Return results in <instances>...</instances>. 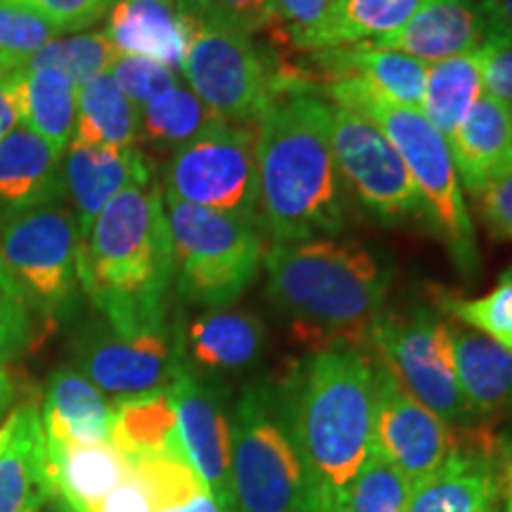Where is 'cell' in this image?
Returning a JSON list of instances; mask_svg holds the SVG:
<instances>
[{
	"label": "cell",
	"mask_w": 512,
	"mask_h": 512,
	"mask_svg": "<svg viewBox=\"0 0 512 512\" xmlns=\"http://www.w3.org/2000/svg\"><path fill=\"white\" fill-rule=\"evenodd\" d=\"M271 389L320 508L337 512L373 453L375 354L354 344L311 349Z\"/></svg>",
	"instance_id": "cell-1"
},
{
	"label": "cell",
	"mask_w": 512,
	"mask_h": 512,
	"mask_svg": "<svg viewBox=\"0 0 512 512\" xmlns=\"http://www.w3.org/2000/svg\"><path fill=\"white\" fill-rule=\"evenodd\" d=\"M221 121L190 88L178 83L140 110V138L157 152L174 155Z\"/></svg>",
	"instance_id": "cell-31"
},
{
	"label": "cell",
	"mask_w": 512,
	"mask_h": 512,
	"mask_svg": "<svg viewBox=\"0 0 512 512\" xmlns=\"http://www.w3.org/2000/svg\"><path fill=\"white\" fill-rule=\"evenodd\" d=\"M110 441L126 463L147 458L188 460L178 432V413L171 387L114 401Z\"/></svg>",
	"instance_id": "cell-27"
},
{
	"label": "cell",
	"mask_w": 512,
	"mask_h": 512,
	"mask_svg": "<svg viewBox=\"0 0 512 512\" xmlns=\"http://www.w3.org/2000/svg\"><path fill=\"white\" fill-rule=\"evenodd\" d=\"M64 188L74 204L81 240L112 197L133 185L152 183V162L138 147H93L69 143L64 152Z\"/></svg>",
	"instance_id": "cell-17"
},
{
	"label": "cell",
	"mask_w": 512,
	"mask_h": 512,
	"mask_svg": "<svg viewBox=\"0 0 512 512\" xmlns=\"http://www.w3.org/2000/svg\"><path fill=\"white\" fill-rule=\"evenodd\" d=\"M31 339H34V323L27 302L0 290V361L22 354Z\"/></svg>",
	"instance_id": "cell-42"
},
{
	"label": "cell",
	"mask_w": 512,
	"mask_h": 512,
	"mask_svg": "<svg viewBox=\"0 0 512 512\" xmlns=\"http://www.w3.org/2000/svg\"><path fill=\"white\" fill-rule=\"evenodd\" d=\"M100 512H152L150 501H147L143 486L128 475L110 496L105 498Z\"/></svg>",
	"instance_id": "cell-44"
},
{
	"label": "cell",
	"mask_w": 512,
	"mask_h": 512,
	"mask_svg": "<svg viewBox=\"0 0 512 512\" xmlns=\"http://www.w3.org/2000/svg\"><path fill=\"white\" fill-rule=\"evenodd\" d=\"M228 512H323L266 384L247 387L230 420Z\"/></svg>",
	"instance_id": "cell-6"
},
{
	"label": "cell",
	"mask_w": 512,
	"mask_h": 512,
	"mask_svg": "<svg viewBox=\"0 0 512 512\" xmlns=\"http://www.w3.org/2000/svg\"><path fill=\"white\" fill-rule=\"evenodd\" d=\"M76 370L114 399L169 389L188 366L183 337L171 328L121 332L110 323H91L76 339Z\"/></svg>",
	"instance_id": "cell-13"
},
{
	"label": "cell",
	"mask_w": 512,
	"mask_h": 512,
	"mask_svg": "<svg viewBox=\"0 0 512 512\" xmlns=\"http://www.w3.org/2000/svg\"><path fill=\"white\" fill-rule=\"evenodd\" d=\"M117 50L105 34H69L57 36L36 55H31L17 72H36V69H55L67 76L76 88L110 72L117 60Z\"/></svg>",
	"instance_id": "cell-33"
},
{
	"label": "cell",
	"mask_w": 512,
	"mask_h": 512,
	"mask_svg": "<svg viewBox=\"0 0 512 512\" xmlns=\"http://www.w3.org/2000/svg\"><path fill=\"white\" fill-rule=\"evenodd\" d=\"M501 444L484 427H467L432 475L413 486L406 512H494L501 498Z\"/></svg>",
	"instance_id": "cell-15"
},
{
	"label": "cell",
	"mask_w": 512,
	"mask_h": 512,
	"mask_svg": "<svg viewBox=\"0 0 512 512\" xmlns=\"http://www.w3.org/2000/svg\"><path fill=\"white\" fill-rule=\"evenodd\" d=\"M15 396H17L15 380H12L8 373L0 375V418L10 411L12 403H15Z\"/></svg>",
	"instance_id": "cell-49"
},
{
	"label": "cell",
	"mask_w": 512,
	"mask_h": 512,
	"mask_svg": "<svg viewBox=\"0 0 512 512\" xmlns=\"http://www.w3.org/2000/svg\"><path fill=\"white\" fill-rule=\"evenodd\" d=\"M43 475L48 503L60 512H100L105 498L128 477V467L112 441L67 444L46 439Z\"/></svg>",
	"instance_id": "cell-18"
},
{
	"label": "cell",
	"mask_w": 512,
	"mask_h": 512,
	"mask_svg": "<svg viewBox=\"0 0 512 512\" xmlns=\"http://www.w3.org/2000/svg\"><path fill=\"white\" fill-rule=\"evenodd\" d=\"M501 496L505 512H512V446L501 444Z\"/></svg>",
	"instance_id": "cell-47"
},
{
	"label": "cell",
	"mask_w": 512,
	"mask_h": 512,
	"mask_svg": "<svg viewBox=\"0 0 512 512\" xmlns=\"http://www.w3.org/2000/svg\"><path fill=\"white\" fill-rule=\"evenodd\" d=\"M183 349L185 358L209 373H240L264 356L266 328L249 311L214 309L192 320Z\"/></svg>",
	"instance_id": "cell-25"
},
{
	"label": "cell",
	"mask_w": 512,
	"mask_h": 512,
	"mask_svg": "<svg viewBox=\"0 0 512 512\" xmlns=\"http://www.w3.org/2000/svg\"><path fill=\"white\" fill-rule=\"evenodd\" d=\"M81 233L64 200L0 214V261L29 309L67 318L79 302Z\"/></svg>",
	"instance_id": "cell-8"
},
{
	"label": "cell",
	"mask_w": 512,
	"mask_h": 512,
	"mask_svg": "<svg viewBox=\"0 0 512 512\" xmlns=\"http://www.w3.org/2000/svg\"><path fill=\"white\" fill-rule=\"evenodd\" d=\"M19 124L15 98H12V86H10V74L0 76V136H8Z\"/></svg>",
	"instance_id": "cell-46"
},
{
	"label": "cell",
	"mask_w": 512,
	"mask_h": 512,
	"mask_svg": "<svg viewBox=\"0 0 512 512\" xmlns=\"http://www.w3.org/2000/svg\"><path fill=\"white\" fill-rule=\"evenodd\" d=\"M434 302L453 320L512 351V266L484 297L463 299L441 290Z\"/></svg>",
	"instance_id": "cell-34"
},
{
	"label": "cell",
	"mask_w": 512,
	"mask_h": 512,
	"mask_svg": "<svg viewBox=\"0 0 512 512\" xmlns=\"http://www.w3.org/2000/svg\"><path fill=\"white\" fill-rule=\"evenodd\" d=\"M268 299L292 320L309 349L370 347V330L387 297V266L356 240L273 242L264 256Z\"/></svg>",
	"instance_id": "cell-4"
},
{
	"label": "cell",
	"mask_w": 512,
	"mask_h": 512,
	"mask_svg": "<svg viewBox=\"0 0 512 512\" xmlns=\"http://www.w3.org/2000/svg\"><path fill=\"white\" fill-rule=\"evenodd\" d=\"M159 512H223V510L221 505L216 503V498L207 491V494L192 498L188 503L176 505V508H169V510H159Z\"/></svg>",
	"instance_id": "cell-48"
},
{
	"label": "cell",
	"mask_w": 512,
	"mask_h": 512,
	"mask_svg": "<svg viewBox=\"0 0 512 512\" xmlns=\"http://www.w3.org/2000/svg\"><path fill=\"white\" fill-rule=\"evenodd\" d=\"M370 347L394 370L403 387L456 430L477 427L453 366L448 323L418 306L406 313H380L370 330Z\"/></svg>",
	"instance_id": "cell-9"
},
{
	"label": "cell",
	"mask_w": 512,
	"mask_h": 512,
	"mask_svg": "<svg viewBox=\"0 0 512 512\" xmlns=\"http://www.w3.org/2000/svg\"><path fill=\"white\" fill-rule=\"evenodd\" d=\"M164 209L174 245L178 294L188 304L211 311L238 302L264 266V228L166 195Z\"/></svg>",
	"instance_id": "cell-7"
},
{
	"label": "cell",
	"mask_w": 512,
	"mask_h": 512,
	"mask_svg": "<svg viewBox=\"0 0 512 512\" xmlns=\"http://www.w3.org/2000/svg\"><path fill=\"white\" fill-rule=\"evenodd\" d=\"M489 41L479 0H430L394 34L375 38V46L399 50L420 62H441L477 53Z\"/></svg>",
	"instance_id": "cell-19"
},
{
	"label": "cell",
	"mask_w": 512,
	"mask_h": 512,
	"mask_svg": "<svg viewBox=\"0 0 512 512\" xmlns=\"http://www.w3.org/2000/svg\"><path fill=\"white\" fill-rule=\"evenodd\" d=\"M448 150L460 185L477 197L512 162V110L482 93L448 140Z\"/></svg>",
	"instance_id": "cell-22"
},
{
	"label": "cell",
	"mask_w": 512,
	"mask_h": 512,
	"mask_svg": "<svg viewBox=\"0 0 512 512\" xmlns=\"http://www.w3.org/2000/svg\"><path fill=\"white\" fill-rule=\"evenodd\" d=\"M174 245L159 185H133L100 211L81 240L79 283L121 332L169 328Z\"/></svg>",
	"instance_id": "cell-2"
},
{
	"label": "cell",
	"mask_w": 512,
	"mask_h": 512,
	"mask_svg": "<svg viewBox=\"0 0 512 512\" xmlns=\"http://www.w3.org/2000/svg\"><path fill=\"white\" fill-rule=\"evenodd\" d=\"M41 15L57 34H76L110 15L114 0H15Z\"/></svg>",
	"instance_id": "cell-40"
},
{
	"label": "cell",
	"mask_w": 512,
	"mask_h": 512,
	"mask_svg": "<svg viewBox=\"0 0 512 512\" xmlns=\"http://www.w3.org/2000/svg\"><path fill=\"white\" fill-rule=\"evenodd\" d=\"M62 152L17 124L0 138V214L67 197Z\"/></svg>",
	"instance_id": "cell-20"
},
{
	"label": "cell",
	"mask_w": 512,
	"mask_h": 512,
	"mask_svg": "<svg viewBox=\"0 0 512 512\" xmlns=\"http://www.w3.org/2000/svg\"><path fill=\"white\" fill-rule=\"evenodd\" d=\"M456 441V427L415 399L394 370L375 354L373 451L399 467L415 486L444 463Z\"/></svg>",
	"instance_id": "cell-14"
},
{
	"label": "cell",
	"mask_w": 512,
	"mask_h": 512,
	"mask_svg": "<svg viewBox=\"0 0 512 512\" xmlns=\"http://www.w3.org/2000/svg\"><path fill=\"white\" fill-rule=\"evenodd\" d=\"M413 482L373 451L344 494L337 512H406Z\"/></svg>",
	"instance_id": "cell-35"
},
{
	"label": "cell",
	"mask_w": 512,
	"mask_h": 512,
	"mask_svg": "<svg viewBox=\"0 0 512 512\" xmlns=\"http://www.w3.org/2000/svg\"><path fill=\"white\" fill-rule=\"evenodd\" d=\"M261 228L273 242L330 238L344 228L342 178L330 143V105L285 93L256 121Z\"/></svg>",
	"instance_id": "cell-3"
},
{
	"label": "cell",
	"mask_w": 512,
	"mask_h": 512,
	"mask_svg": "<svg viewBox=\"0 0 512 512\" xmlns=\"http://www.w3.org/2000/svg\"><path fill=\"white\" fill-rule=\"evenodd\" d=\"M60 34L15 0H0V76L12 74Z\"/></svg>",
	"instance_id": "cell-36"
},
{
	"label": "cell",
	"mask_w": 512,
	"mask_h": 512,
	"mask_svg": "<svg viewBox=\"0 0 512 512\" xmlns=\"http://www.w3.org/2000/svg\"><path fill=\"white\" fill-rule=\"evenodd\" d=\"M448 330L460 392L475 418L512 413V351L465 325Z\"/></svg>",
	"instance_id": "cell-23"
},
{
	"label": "cell",
	"mask_w": 512,
	"mask_h": 512,
	"mask_svg": "<svg viewBox=\"0 0 512 512\" xmlns=\"http://www.w3.org/2000/svg\"><path fill=\"white\" fill-rule=\"evenodd\" d=\"M178 432L192 470L207 484L223 512L230 510V420L216 396L185 366L171 384Z\"/></svg>",
	"instance_id": "cell-16"
},
{
	"label": "cell",
	"mask_w": 512,
	"mask_h": 512,
	"mask_svg": "<svg viewBox=\"0 0 512 512\" xmlns=\"http://www.w3.org/2000/svg\"><path fill=\"white\" fill-rule=\"evenodd\" d=\"M335 0H273L266 29L273 50H316Z\"/></svg>",
	"instance_id": "cell-37"
},
{
	"label": "cell",
	"mask_w": 512,
	"mask_h": 512,
	"mask_svg": "<svg viewBox=\"0 0 512 512\" xmlns=\"http://www.w3.org/2000/svg\"><path fill=\"white\" fill-rule=\"evenodd\" d=\"M162 192L261 226L256 128L221 121L183 145L169 159Z\"/></svg>",
	"instance_id": "cell-11"
},
{
	"label": "cell",
	"mask_w": 512,
	"mask_h": 512,
	"mask_svg": "<svg viewBox=\"0 0 512 512\" xmlns=\"http://www.w3.org/2000/svg\"><path fill=\"white\" fill-rule=\"evenodd\" d=\"M484 93V55L482 50L434 62L427 72L422 95V117L437 128L441 138L451 140L463 124L467 112Z\"/></svg>",
	"instance_id": "cell-30"
},
{
	"label": "cell",
	"mask_w": 512,
	"mask_h": 512,
	"mask_svg": "<svg viewBox=\"0 0 512 512\" xmlns=\"http://www.w3.org/2000/svg\"><path fill=\"white\" fill-rule=\"evenodd\" d=\"M323 95L330 98L335 107H344L370 119L392 140L425 202L427 219L437 228L448 254L456 261V268L467 280L475 278L482 268L475 223L467 211L451 150L437 128L422 117V112L384 98L358 79L332 83L320 93V98Z\"/></svg>",
	"instance_id": "cell-5"
},
{
	"label": "cell",
	"mask_w": 512,
	"mask_h": 512,
	"mask_svg": "<svg viewBox=\"0 0 512 512\" xmlns=\"http://www.w3.org/2000/svg\"><path fill=\"white\" fill-rule=\"evenodd\" d=\"M19 124L41 136L57 152H67L76 126V91L67 76L55 69L10 74Z\"/></svg>",
	"instance_id": "cell-28"
},
{
	"label": "cell",
	"mask_w": 512,
	"mask_h": 512,
	"mask_svg": "<svg viewBox=\"0 0 512 512\" xmlns=\"http://www.w3.org/2000/svg\"><path fill=\"white\" fill-rule=\"evenodd\" d=\"M10 415L12 434L0 453V512H41L50 501L41 413L34 403H22Z\"/></svg>",
	"instance_id": "cell-26"
},
{
	"label": "cell",
	"mask_w": 512,
	"mask_h": 512,
	"mask_svg": "<svg viewBox=\"0 0 512 512\" xmlns=\"http://www.w3.org/2000/svg\"><path fill=\"white\" fill-rule=\"evenodd\" d=\"M136 140H140V110L119 91L110 72L79 86L72 143L136 147Z\"/></svg>",
	"instance_id": "cell-29"
},
{
	"label": "cell",
	"mask_w": 512,
	"mask_h": 512,
	"mask_svg": "<svg viewBox=\"0 0 512 512\" xmlns=\"http://www.w3.org/2000/svg\"><path fill=\"white\" fill-rule=\"evenodd\" d=\"M192 24L178 15L176 0H114L105 36L119 55L150 57L183 69Z\"/></svg>",
	"instance_id": "cell-21"
},
{
	"label": "cell",
	"mask_w": 512,
	"mask_h": 512,
	"mask_svg": "<svg viewBox=\"0 0 512 512\" xmlns=\"http://www.w3.org/2000/svg\"><path fill=\"white\" fill-rule=\"evenodd\" d=\"M330 143L339 178L370 214L382 221L427 219L411 171L373 121L330 105Z\"/></svg>",
	"instance_id": "cell-12"
},
{
	"label": "cell",
	"mask_w": 512,
	"mask_h": 512,
	"mask_svg": "<svg viewBox=\"0 0 512 512\" xmlns=\"http://www.w3.org/2000/svg\"><path fill=\"white\" fill-rule=\"evenodd\" d=\"M110 74L119 86V91L138 110H143L147 102H152L181 83L176 69L166 67V64L157 60H150V57L136 55H117V60L110 67Z\"/></svg>",
	"instance_id": "cell-39"
},
{
	"label": "cell",
	"mask_w": 512,
	"mask_h": 512,
	"mask_svg": "<svg viewBox=\"0 0 512 512\" xmlns=\"http://www.w3.org/2000/svg\"><path fill=\"white\" fill-rule=\"evenodd\" d=\"M482 55L486 93L512 110V38H489Z\"/></svg>",
	"instance_id": "cell-43"
},
{
	"label": "cell",
	"mask_w": 512,
	"mask_h": 512,
	"mask_svg": "<svg viewBox=\"0 0 512 512\" xmlns=\"http://www.w3.org/2000/svg\"><path fill=\"white\" fill-rule=\"evenodd\" d=\"M181 72L190 91L228 124L259 121L280 95L275 53L240 31L192 24Z\"/></svg>",
	"instance_id": "cell-10"
},
{
	"label": "cell",
	"mask_w": 512,
	"mask_h": 512,
	"mask_svg": "<svg viewBox=\"0 0 512 512\" xmlns=\"http://www.w3.org/2000/svg\"><path fill=\"white\" fill-rule=\"evenodd\" d=\"M430 0H335L316 50L351 46L394 34Z\"/></svg>",
	"instance_id": "cell-32"
},
{
	"label": "cell",
	"mask_w": 512,
	"mask_h": 512,
	"mask_svg": "<svg viewBox=\"0 0 512 512\" xmlns=\"http://www.w3.org/2000/svg\"><path fill=\"white\" fill-rule=\"evenodd\" d=\"M489 38H512V0H479Z\"/></svg>",
	"instance_id": "cell-45"
},
{
	"label": "cell",
	"mask_w": 512,
	"mask_h": 512,
	"mask_svg": "<svg viewBox=\"0 0 512 512\" xmlns=\"http://www.w3.org/2000/svg\"><path fill=\"white\" fill-rule=\"evenodd\" d=\"M114 403L81 370L60 368L50 377L41 422L46 439L67 444H107Z\"/></svg>",
	"instance_id": "cell-24"
},
{
	"label": "cell",
	"mask_w": 512,
	"mask_h": 512,
	"mask_svg": "<svg viewBox=\"0 0 512 512\" xmlns=\"http://www.w3.org/2000/svg\"><path fill=\"white\" fill-rule=\"evenodd\" d=\"M0 138H3V136H0Z\"/></svg>",
	"instance_id": "cell-54"
},
{
	"label": "cell",
	"mask_w": 512,
	"mask_h": 512,
	"mask_svg": "<svg viewBox=\"0 0 512 512\" xmlns=\"http://www.w3.org/2000/svg\"><path fill=\"white\" fill-rule=\"evenodd\" d=\"M0 375H5V368L3 366H0Z\"/></svg>",
	"instance_id": "cell-53"
},
{
	"label": "cell",
	"mask_w": 512,
	"mask_h": 512,
	"mask_svg": "<svg viewBox=\"0 0 512 512\" xmlns=\"http://www.w3.org/2000/svg\"><path fill=\"white\" fill-rule=\"evenodd\" d=\"M41 512H60V510H57V508H55V505H50V503H48V505H46V508H43Z\"/></svg>",
	"instance_id": "cell-52"
},
{
	"label": "cell",
	"mask_w": 512,
	"mask_h": 512,
	"mask_svg": "<svg viewBox=\"0 0 512 512\" xmlns=\"http://www.w3.org/2000/svg\"><path fill=\"white\" fill-rule=\"evenodd\" d=\"M10 434H12V415H8V418L0 422V453H3L5 444H8Z\"/></svg>",
	"instance_id": "cell-51"
},
{
	"label": "cell",
	"mask_w": 512,
	"mask_h": 512,
	"mask_svg": "<svg viewBox=\"0 0 512 512\" xmlns=\"http://www.w3.org/2000/svg\"><path fill=\"white\" fill-rule=\"evenodd\" d=\"M0 290H5V292H10V294H15V297H22V294H19V290L15 287V283H12V280H10L8 271H5L3 261H0Z\"/></svg>",
	"instance_id": "cell-50"
},
{
	"label": "cell",
	"mask_w": 512,
	"mask_h": 512,
	"mask_svg": "<svg viewBox=\"0 0 512 512\" xmlns=\"http://www.w3.org/2000/svg\"><path fill=\"white\" fill-rule=\"evenodd\" d=\"M273 0H176L178 15L197 24L254 36L266 29Z\"/></svg>",
	"instance_id": "cell-38"
},
{
	"label": "cell",
	"mask_w": 512,
	"mask_h": 512,
	"mask_svg": "<svg viewBox=\"0 0 512 512\" xmlns=\"http://www.w3.org/2000/svg\"><path fill=\"white\" fill-rule=\"evenodd\" d=\"M479 216L494 238L512 240V162L475 197Z\"/></svg>",
	"instance_id": "cell-41"
}]
</instances>
